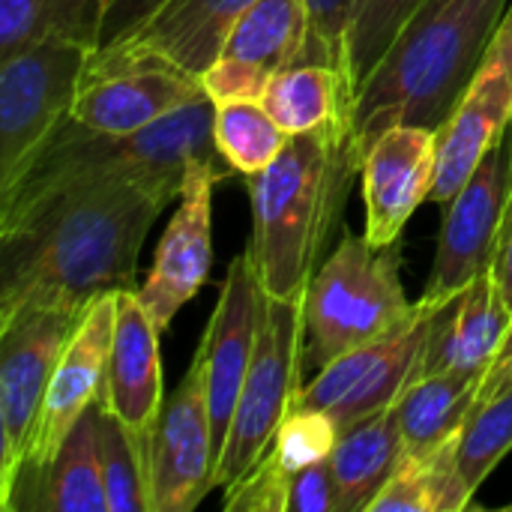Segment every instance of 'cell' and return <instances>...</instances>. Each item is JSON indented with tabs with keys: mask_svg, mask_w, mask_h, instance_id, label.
<instances>
[{
	"mask_svg": "<svg viewBox=\"0 0 512 512\" xmlns=\"http://www.w3.org/2000/svg\"><path fill=\"white\" fill-rule=\"evenodd\" d=\"M174 195L99 180L63 186L0 219V324L33 306L87 309L138 291V252Z\"/></svg>",
	"mask_w": 512,
	"mask_h": 512,
	"instance_id": "6da1fadb",
	"label": "cell"
},
{
	"mask_svg": "<svg viewBox=\"0 0 512 512\" xmlns=\"http://www.w3.org/2000/svg\"><path fill=\"white\" fill-rule=\"evenodd\" d=\"M512 0H423L354 93L360 156L399 123L444 129Z\"/></svg>",
	"mask_w": 512,
	"mask_h": 512,
	"instance_id": "7a4b0ae2",
	"label": "cell"
},
{
	"mask_svg": "<svg viewBox=\"0 0 512 512\" xmlns=\"http://www.w3.org/2000/svg\"><path fill=\"white\" fill-rule=\"evenodd\" d=\"M357 174H363V156L354 126L336 123L291 135L270 168L246 177L249 252L270 297H306Z\"/></svg>",
	"mask_w": 512,
	"mask_h": 512,
	"instance_id": "3957f363",
	"label": "cell"
},
{
	"mask_svg": "<svg viewBox=\"0 0 512 512\" xmlns=\"http://www.w3.org/2000/svg\"><path fill=\"white\" fill-rule=\"evenodd\" d=\"M213 111L216 102L201 96L171 117L126 135L99 132L66 117L15 183L0 192V219H9L63 186L99 180L141 183L177 198L192 162L222 159L213 141Z\"/></svg>",
	"mask_w": 512,
	"mask_h": 512,
	"instance_id": "277c9868",
	"label": "cell"
},
{
	"mask_svg": "<svg viewBox=\"0 0 512 512\" xmlns=\"http://www.w3.org/2000/svg\"><path fill=\"white\" fill-rule=\"evenodd\" d=\"M402 252L345 231L306 288V369L321 372L336 357L399 327L417 303L402 288Z\"/></svg>",
	"mask_w": 512,
	"mask_h": 512,
	"instance_id": "5b68a950",
	"label": "cell"
},
{
	"mask_svg": "<svg viewBox=\"0 0 512 512\" xmlns=\"http://www.w3.org/2000/svg\"><path fill=\"white\" fill-rule=\"evenodd\" d=\"M306 297H264L255 354L228 426L216 468V489L240 480L273 444L282 420L291 414L306 369Z\"/></svg>",
	"mask_w": 512,
	"mask_h": 512,
	"instance_id": "8992f818",
	"label": "cell"
},
{
	"mask_svg": "<svg viewBox=\"0 0 512 512\" xmlns=\"http://www.w3.org/2000/svg\"><path fill=\"white\" fill-rule=\"evenodd\" d=\"M93 51L90 42L48 36L0 60V192L69 117Z\"/></svg>",
	"mask_w": 512,
	"mask_h": 512,
	"instance_id": "52a82bcc",
	"label": "cell"
},
{
	"mask_svg": "<svg viewBox=\"0 0 512 512\" xmlns=\"http://www.w3.org/2000/svg\"><path fill=\"white\" fill-rule=\"evenodd\" d=\"M90 309V306H87ZM87 309L33 306L0 324V507L12 501L54 366Z\"/></svg>",
	"mask_w": 512,
	"mask_h": 512,
	"instance_id": "ba28073f",
	"label": "cell"
},
{
	"mask_svg": "<svg viewBox=\"0 0 512 512\" xmlns=\"http://www.w3.org/2000/svg\"><path fill=\"white\" fill-rule=\"evenodd\" d=\"M441 306L444 303L420 297L417 309L399 327L315 372L312 384L300 387L294 408L327 411L339 432H345L354 423L396 405V399L417 381L423 351Z\"/></svg>",
	"mask_w": 512,
	"mask_h": 512,
	"instance_id": "9c48e42d",
	"label": "cell"
},
{
	"mask_svg": "<svg viewBox=\"0 0 512 512\" xmlns=\"http://www.w3.org/2000/svg\"><path fill=\"white\" fill-rule=\"evenodd\" d=\"M219 450L210 423L204 366L192 357L168 396L147 447L150 512H192L216 489Z\"/></svg>",
	"mask_w": 512,
	"mask_h": 512,
	"instance_id": "30bf717a",
	"label": "cell"
},
{
	"mask_svg": "<svg viewBox=\"0 0 512 512\" xmlns=\"http://www.w3.org/2000/svg\"><path fill=\"white\" fill-rule=\"evenodd\" d=\"M312 60L309 0H255L231 30L222 54L201 75L207 96L219 102H261L270 78Z\"/></svg>",
	"mask_w": 512,
	"mask_h": 512,
	"instance_id": "8fae6325",
	"label": "cell"
},
{
	"mask_svg": "<svg viewBox=\"0 0 512 512\" xmlns=\"http://www.w3.org/2000/svg\"><path fill=\"white\" fill-rule=\"evenodd\" d=\"M114 321H117V291L102 294L99 300L90 303L84 312L78 330L66 342L48 393L45 405L36 423V435L30 444V453L24 459V468L18 474L15 492L33 483L57 456L75 423L99 402L102 384H105V369H108V354H111V339H114ZM12 492V498H15ZM12 504V501H9ZM6 504V510H9Z\"/></svg>",
	"mask_w": 512,
	"mask_h": 512,
	"instance_id": "7c38bea8",
	"label": "cell"
},
{
	"mask_svg": "<svg viewBox=\"0 0 512 512\" xmlns=\"http://www.w3.org/2000/svg\"><path fill=\"white\" fill-rule=\"evenodd\" d=\"M231 165L222 159H201L192 162L177 195V210L168 219V228L156 246V258L150 267L147 282L138 288L144 306L156 318L159 330L177 318V312L198 297L210 276L213 261V192L228 177Z\"/></svg>",
	"mask_w": 512,
	"mask_h": 512,
	"instance_id": "4fadbf2b",
	"label": "cell"
},
{
	"mask_svg": "<svg viewBox=\"0 0 512 512\" xmlns=\"http://www.w3.org/2000/svg\"><path fill=\"white\" fill-rule=\"evenodd\" d=\"M512 192L510 156L498 141L444 207L438 255L423 300L447 303L489 270Z\"/></svg>",
	"mask_w": 512,
	"mask_h": 512,
	"instance_id": "5bb4252c",
	"label": "cell"
},
{
	"mask_svg": "<svg viewBox=\"0 0 512 512\" xmlns=\"http://www.w3.org/2000/svg\"><path fill=\"white\" fill-rule=\"evenodd\" d=\"M264 297L267 291L261 285L255 258L246 249L243 255L231 261L225 282L219 288L216 309L195 351L198 363L204 366L210 423H213L219 456H222L228 426H231V417H234V408H237V399H240V390H243V381L255 354V336H258Z\"/></svg>",
	"mask_w": 512,
	"mask_h": 512,
	"instance_id": "9a60e30c",
	"label": "cell"
},
{
	"mask_svg": "<svg viewBox=\"0 0 512 512\" xmlns=\"http://www.w3.org/2000/svg\"><path fill=\"white\" fill-rule=\"evenodd\" d=\"M512 120V3L459 108L441 129L432 201L444 210Z\"/></svg>",
	"mask_w": 512,
	"mask_h": 512,
	"instance_id": "2e32d148",
	"label": "cell"
},
{
	"mask_svg": "<svg viewBox=\"0 0 512 512\" xmlns=\"http://www.w3.org/2000/svg\"><path fill=\"white\" fill-rule=\"evenodd\" d=\"M441 132L417 123L390 126L372 141L363 156L366 240L390 246L399 240L408 219L432 198L438 177Z\"/></svg>",
	"mask_w": 512,
	"mask_h": 512,
	"instance_id": "e0dca14e",
	"label": "cell"
},
{
	"mask_svg": "<svg viewBox=\"0 0 512 512\" xmlns=\"http://www.w3.org/2000/svg\"><path fill=\"white\" fill-rule=\"evenodd\" d=\"M255 0H165L135 33L93 51V63H159L201 78Z\"/></svg>",
	"mask_w": 512,
	"mask_h": 512,
	"instance_id": "ac0fdd59",
	"label": "cell"
},
{
	"mask_svg": "<svg viewBox=\"0 0 512 512\" xmlns=\"http://www.w3.org/2000/svg\"><path fill=\"white\" fill-rule=\"evenodd\" d=\"M207 96L201 78L159 63H120L102 66L90 60L87 81L69 111L78 123L126 135L147 129L189 102Z\"/></svg>",
	"mask_w": 512,
	"mask_h": 512,
	"instance_id": "d6986e66",
	"label": "cell"
},
{
	"mask_svg": "<svg viewBox=\"0 0 512 512\" xmlns=\"http://www.w3.org/2000/svg\"><path fill=\"white\" fill-rule=\"evenodd\" d=\"M159 324L138 291H117V321L102 384V408L111 411L147 456L150 435L165 408Z\"/></svg>",
	"mask_w": 512,
	"mask_h": 512,
	"instance_id": "ffe728a7",
	"label": "cell"
},
{
	"mask_svg": "<svg viewBox=\"0 0 512 512\" xmlns=\"http://www.w3.org/2000/svg\"><path fill=\"white\" fill-rule=\"evenodd\" d=\"M512 321L492 270H483L468 288L438 309L417 378L438 372H480L486 375L501 351Z\"/></svg>",
	"mask_w": 512,
	"mask_h": 512,
	"instance_id": "44dd1931",
	"label": "cell"
},
{
	"mask_svg": "<svg viewBox=\"0 0 512 512\" xmlns=\"http://www.w3.org/2000/svg\"><path fill=\"white\" fill-rule=\"evenodd\" d=\"M108 512L102 459H99V402L75 423L51 465L15 492L6 512Z\"/></svg>",
	"mask_w": 512,
	"mask_h": 512,
	"instance_id": "7402d4cb",
	"label": "cell"
},
{
	"mask_svg": "<svg viewBox=\"0 0 512 512\" xmlns=\"http://www.w3.org/2000/svg\"><path fill=\"white\" fill-rule=\"evenodd\" d=\"M402 459L405 441L396 405L345 429L330 456L339 489V512H369Z\"/></svg>",
	"mask_w": 512,
	"mask_h": 512,
	"instance_id": "603a6c76",
	"label": "cell"
},
{
	"mask_svg": "<svg viewBox=\"0 0 512 512\" xmlns=\"http://www.w3.org/2000/svg\"><path fill=\"white\" fill-rule=\"evenodd\" d=\"M261 105L288 135H306L324 126L351 123L354 93L339 66L306 60L276 72Z\"/></svg>",
	"mask_w": 512,
	"mask_h": 512,
	"instance_id": "cb8c5ba5",
	"label": "cell"
},
{
	"mask_svg": "<svg viewBox=\"0 0 512 512\" xmlns=\"http://www.w3.org/2000/svg\"><path fill=\"white\" fill-rule=\"evenodd\" d=\"M480 372H438L417 378L399 399L396 417L405 453H429L462 432L480 399Z\"/></svg>",
	"mask_w": 512,
	"mask_h": 512,
	"instance_id": "d4e9b609",
	"label": "cell"
},
{
	"mask_svg": "<svg viewBox=\"0 0 512 512\" xmlns=\"http://www.w3.org/2000/svg\"><path fill=\"white\" fill-rule=\"evenodd\" d=\"M474 489L459 468V435L429 453H405L369 512H462Z\"/></svg>",
	"mask_w": 512,
	"mask_h": 512,
	"instance_id": "484cf974",
	"label": "cell"
},
{
	"mask_svg": "<svg viewBox=\"0 0 512 512\" xmlns=\"http://www.w3.org/2000/svg\"><path fill=\"white\" fill-rule=\"evenodd\" d=\"M102 3L96 0H0V60L48 36L99 45Z\"/></svg>",
	"mask_w": 512,
	"mask_h": 512,
	"instance_id": "4316f807",
	"label": "cell"
},
{
	"mask_svg": "<svg viewBox=\"0 0 512 512\" xmlns=\"http://www.w3.org/2000/svg\"><path fill=\"white\" fill-rule=\"evenodd\" d=\"M288 132L267 114L261 102H219L213 111V141L231 171L243 177L270 168L288 144Z\"/></svg>",
	"mask_w": 512,
	"mask_h": 512,
	"instance_id": "83f0119b",
	"label": "cell"
},
{
	"mask_svg": "<svg viewBox=\"0 0 512 512\" xmlns=\"http://www.w3.org/2000/svg\"><path fill=\"white\" fill-rule=\"evenodd\" d=\"M420 3L423 0H351L345 33V75L351 93L360 90Z\"/></svg>",
	"mask_w": 512,
	"mask_h": 512,
	"instance_id": "f1b7e54d",
	"label": "cell"
},
{
	"mask_svg": "<svg viewBox=\"0 0 512 512\" xmlns=\"http://www.w3.org/2000/svg\"><path fill=\"white\" fill-rule=\"evenodd\" d=\"M99 459L105 477L108 512H150L147 456L129 429L99 402Z\"/></svg>",
	"mask_w": 512,
	"mask_h": 512,
	"instance_id": "f546056e",
	"label": "cell"
},
{
	"mask_svg": "<svg viewBox=\"0 0 512 512\" xmlns=\"http://www.w3.org/2000/svg\"><path fill=\"white\" fill-rule=\"evenodd\" d=\"M512 450V387L480 399L459 432V468L477 492Z\"/></svg>",
	"mask_w": 512,
	"mask_h": 512,
	"instance_id": "4dcf8cb0",
	"label": "cell"
},
{
	"mask_svg": "<svg viewBox=\"0 0 512 512\" xmlns=\"http://www.w3.org/2000/svg\"><path fill=\"white\" fill-rule=\"evenodd\" d=\"M339 426L327 411L318 408H291V414L282 420L273 444L267 447L276 462L288 474H300L309 465L327 462L339 444Z\"/></svg>",
	"mask_w": 512,
	"mask_h": 512,
	"instance_id": "1f68e13d",
	"label": "cell"
},
{
	"mask_svg": "<svg viewBox=\"0 0 512 512\" xmlns=\"http://www.w3.org/2000/svg\"><path fill=\"white\" fill-rule=\"evenodd\" d=\"M291 480L276 456L267 450L240 480H234L225 489V512H288V495H291Z\"/></svg>",
	"mask_w": 512,
	"mask_h": 512,
	"instance_id": "d6a6232c",
	"label": "cell"
},
{
	"mask_svg": "<svg viewBox=\"0 0 512 512\" xmlns=\"http://www.w3.org/2000/svg\"><path fill=\"white\" fill-rule=\"evenodd\" d=\"M309 12H312V60L339 66L345 72V33H348L351 0H309Z\"/></svg>",
	"mask_w": 512,
	"mask_h": 512,
	"instance_id": "836d02e7",
	"label": "cell"
},
{
	"mask_svg": "<svg viewBox=\"0 0 512 512\" xmlns=\"http://www.w3.org/2000/svg\"><path fill=\"white\" fill-rule=\"evenodd\" d=\"M288 512H339V489L330 459L294 474Z\"/></svg>",
	"mask_w": 512,
	"mask_h": 512,
	"instance_id": "e575fe53",
	"label": "cell"
},
{
	"mask_svg": "<svg viewBox=\"0 0 512 512\" xmlns=\"http://www.w3.org/2000/svg\"><path fill=\"white\" fill-rule=\"evenodd\" d=\"M165 0H108L102 9V21H99V48H108L120 39H126L129 33H135Z\"/></svg>",
	"mask_w": 512,
	"mask_h": 512,
	"instance_id": "d590c367",
	"label": "cell"
},
{
	"mask_svg": "<svg viewBox=\"0 0 512 512\" xmlns=\"http://www.w3.org/2000/svg\"><path fill=\"white\" fill-rule=\"evenodd\" d=\"M489 270H492L507 306L512 309V192L507 210H504V219H501V231H498V243H495V255H492Z\"/></svg>",
	"mask_w": 512,
	"mask_h": 512,
	"instance_id": "8d00e7d4",
	"label": "cell"
},
{
	"mask_svg": "<svg viewBox=\"0 0 512 512\" xmlns=\"http://www.w3.org/2000/svg\"><path fill=\"white\" fill-rule=\"evenodd\" d=\"M507 387H512V321L504 342H501V351H498V357L492 363V369L486 372V378L480 384V399H489V396H495V393H501Z\"/></svg>",
	"mask_w": 512,
	"mask_h": 512,
	"instance_id": "74e56055",
	"label": "cell"
},
{
	"mask_svg": "<svg viewBox=\"0 0 512 512\" xmlns=\"http://www.w3.org/2000/svg\"><path fill=\"white\" fill-rule=\"evenodd\" d=\"M501 144H504V150H507V156H510V168H512V120H510V126H507V132H504V138H501Z\"/></svg>",
	"mask_w": 512,
	"mask_h": 512,
	"instance_id": "f35d334b",
	"label": "cell"
},
{
	"mask_svg": "<svg viewBox=\"0 0 512 512\" xmlns=\"http://www.w3.org/2000/svg\"><path fill=\"white\" fill-rule=\"evenodd\" d=\"M96 3H102V9H105V3H108V0H96Z\"/></svg>",
	"mask_w": 512,
	"mask_h": 512,
	"instance_id": "ab89813d",
	"label": "cell"
},
{
	"mask_svg": "<svg viewBox=\"0 0 512 512\" xmlns=\"http://www.w3.org/2000/svg\"><path fill=\"white\" fill-rule=\"evenodd\" d=\"M510 507H512V504H510Z\"/></svg>",
	"mask_w": 512,
	"mask_h": 512,
	"instance_id": "60d3db41",
	"label": "cell"
}]
</instances>
